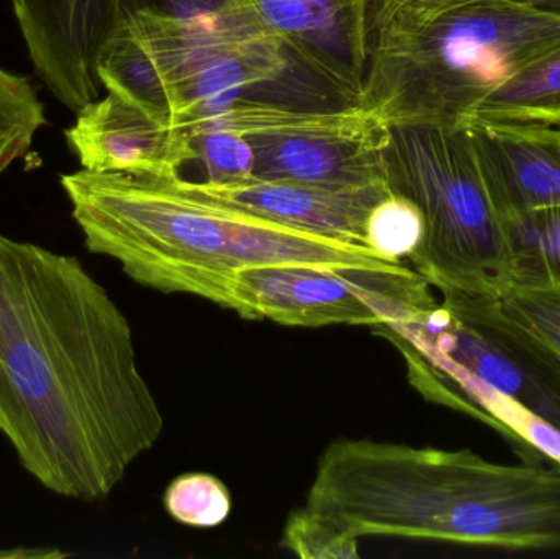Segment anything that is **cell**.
Returning <instances> with one entry per match:
<instances>
[{"label": "cell", "instance_id": "9a60e30c", "mask_svg": "<svg viewBox=\"0 0 560 559\" xmlns=\"http://www.w3.org/2000/svg\"><path fill=\"white\" fill-rule=\"evenodd\" d=\"M45 124V108L28 79L0 68V174L28 154Z\"/></svg>", "mask_w": 560, "mask_h": 559}, {"label": "cell", "instance_id": "ffe728a7", "mask_svg": "<svg viewBox=\"0 0 560 559\" xmlns=\"http://www.w3.org/2000/svg\"><path fill=\"white\" fill-rule=\"evenodd\" d=\"M500 308L528 328L560 360V292L555 289L510 288L497 298Z\"/></svg>", "mask_w": 560, "mask_h": 559}, {"label": "cell", "instance_id": "6da1fadb", "mask_svg": "<svg viewBox=\"0 0 560 559\" xmlns=\"http://www.w3.org/2000/svg\"><path fill=\"white\" fill-rule=\"evenodd\" d=\"M164 432L133 330L75 256L0 233V433L48 491L107 498Z\"/></svg>", "mask_w": 560, "mask_h": 559}, {"label": "cell", "instance_id": "5bb4252c", "mask_svg": "<svg viewBox=\"0 0 560 559\" xmlns=\"http://www.w3.org/2000/svg\"><path fill=\"white\" fill-rule=\"evenodd\" d=\"M474 121L560 128V49L492 92Z\"/></svg>", "mask_w": 560, "mask_h": 559}, {"label": "cell", "instance_id": "30bf717a", "mask_svg": "<svg viewBox=\"0 0 560 559\" xmlns=\"http://www.w3.org/2000/svg\"><path fill=\"white\" fill-rule=\"evenodd\" d=\"M194 186L265 219L365 248H371L368 226L372 210L392 194L390 187L339 190L258 177L230 184L202 180Z\"/></svg>", "mask_w": 560, "mask_h": 559}, {"label": "cell", "instance_id": "d6986e66", "mask_svg": "<svg viewBox=\"0 0 560 559\" xmlns=\"http://www.w3.org/2000/svg\"><path fill=\"white\" fill-rule=\"evenodd\" d=\"M207 183L230 184L255 177V151L246 138L222 128H187Z\"/></svg>", "mask_w": 560, "mask_h": 559}, {"label": "cell", "instance_id": "44dd1931", "mask_svg": "<svg viewBox=\"0 0 560 559\" xmlns=\"http://www.w3.org/2000/svg\"><path fill=\"white\" fill-rule=\"evenodd\" d=\"M512 2L522 3V5L532 7V9L539 10V12L560 16V0H512Z\"/></svg>", "mask_w": 560, "mask_h": 559}, {"label": "cell", "instance_id": "2e32d148", "mask_svg": "<svg viewBox=\"0 0 560 559\" xmlns=\"http://www.w3.org/2000/svg\"><path fill=\"white\" fill-rule=\"evenodd\" d=\"M163 502L167 514L187 527H219L232 514L229 488L207 473H187L174 479Z\"/></svg>", "mask_w": 560, "mask_h": 559}, {"label": "cell", "instance_id": "4fadbf2b", "mask_svg": "<svg viewBox=\"0 0 560 559\" xmlns=\"http://www.w3.org/2000/svg\"><path fill=\"white\" fill-rule=\"evenodd\" d=\"M509 249V286L560 289V206L503 219Z\"/></svg>", "mask_w": 560, "mask_h": 559}, {"label": "cell", "instance_id": "3957f363", "mask_svg": "<svg viewBox=\"0 0 560 559\" xmlns=\"http://www.w3.org/2000/svg\"><path fill=\"white\" fill-rule=\"evenodd\" d=\"M61 184L89 252L114 259L144 288L235 314L236 276L245 269L404 263L223 202L180 174L81 170Z\"/></svg>", "mask_w": 560, "mask_h": 559}, {"label": "cell", "instance_id": "e0dca14e", "mask_svg": "<svg viewBox=\"0 0 560 559\" xmlns=\"http://www.w3.org/2000/svg\"><path fill=\"white\" fill-rule=\"evenodd\" d=\"M280 547L302 559L361 557L359 538L306 508L292 512L283 527Z\"/></svg>", "mask_w": 560, "mask_h": 559}, {"label": "cell", "instance_id": "277c9868", "mask_svg": "<svg viewBox=\"0 0 560 559\" xmlns=\"http://www.w3.org/2000/svg\"><path fill=\"white\" fill-rule=\"evenodd\" d=\"M559 49L560 16L512 0H372L355 104L390 128H469L492 92Z\"/></svg>", "mask_w": 560, "mask_h": 559}, {"label": "cell", "instance_id": "8992f818", "mask_svg": "<svg viewBox=\"0 0 560 559\" xmlns=\"http://www.w3.org/2000/svg\"><path fill=\"white\" fill-rule=\"evenodd\" d=\"M192 127L222 128L255 151V177L326 189L390 187L387 148L392 128L371 108H296L242 98Z\"/></svg>", "mask_w": 560, "mask_h": 559}, {"label": "cell", "instance_id": "ac0fdd59", "mask_svg": "<svg viewBox=\"0 0 560 559\" xmlns=\"http://www.w3.org/2000/svg\"><path fill=\"white\" fill-rule=\"evenodd\" d=\"M423 238L420 210L405 197L392 193L372 210L368 243L392 261H404Z\"/></svg>", "mask_w": 560, "mask_h": 559}, {"label": "cell", "instance_id": "7c38bea8", "mask_svg": "<svg viewBox=\"0 0 560 559\" xmlns=\"http://www.w3.org/2000/svg\"><path fill=\"white\" fill-rule=\"evenodd\" d=\"M102 89L137 105L170 128H186L183 105L150 46L118 16L97 59Z\"/></svg>", "mask_w": 560, "mask_h": 559}, {"label": "cell", "instance_id": "52a82bcc", "mask_svg": "<svg viewBox=\"0 0 560 559\" xmlns=\"http://www.w3.org/2000/svg\"><path fill=\"white\" fill-rule=\"evenodd\" d=\"M436 302L430 282L404 263L266 266L236 276V315L285 327L401 324Z\"/></svg>", "mask_w": 560, "mask_h": 559}, {"label": "cell", "instance_id": "5b68a950", "mask_svg": "<svg viewBox=\"0 0 560 559\" xmlns=\"http://www.w3.org/2000/svg\"><path fill=\"white\" fill-rule=\"evenodd\" d=\"M385 158L392 193L423 219V238L407 258L411 268L440 292H505V229L469 128L392 127Z\"/></svg>", "mask_w": 560, "mask_h": 559}, {"label": "cell", "instance_id": "8fae6325", "mask_svg": "<svg viewBox=\"0 0 560 559\" xmlns=\"http://www.w3.org/2000/svg\"><path fill=\"white\" fill-rule=\"evenodd\" d=\"M469 131L502 220L560 206V128L474 121Z\"/></svg>", "mask_w": 560, "mask_h": 559}, {"label": "cell", "instance_id": "ba28073f", "mask_svg": "<svg viewBox=\"0 0 560 559\" xmlns=\"http://www.w3.org/2000/svg\"><path fill=\"white\" fill-rule=\"evenodd\" d=\"M82 170L176 176L197 160L187 128H170L137 105L107 92L75 112L65 131Z\"/></svg>", "mask_w": 560, "mask_h": 559}, {"label": "cell", "instance_id": "7a4b0ae2", "mask_svg": "<svg viewBox=\"0 0 560 559\" xmlns=\"http://www.w3.org/2000/svg\"><path fill=\"white\" fill-rule=\"evenodd\" d=\"M305 508L359 540L560 548V468L499 465L470 450L336 440L319 456Z\"/></svg>", "mask_w": 560, "mask_h": 559}, {"label": "cell", "instance_id": "7402d4cb", "mask_svg": "<svg viewBox=\"0 0 560 559\" xmlns=\"http://www.w3.org/2000/svg\"><path fill=\"white\" fill-rule=\"evenodd\" d=\"M555 291H559L560 292V289H555Z\"/></svg>", "mask_w": 560, "mask_h": 559}, {"label": "cell", "instance_id": "9c48e42d", "mask_svg": "<svg viewBox=\"0 0 560 559\" xmlns=\"http://www.w3.org/2000/svg\"><path fill=\"white\" fill-rule=\"evenodd\" d=\"M124 5L156 13L171 51L190 68L226 59L278 69L293 65L279 36L243 0H121Z\"/></svg>", "mask_w": 560, "mask_h": 559}]
</instances>
